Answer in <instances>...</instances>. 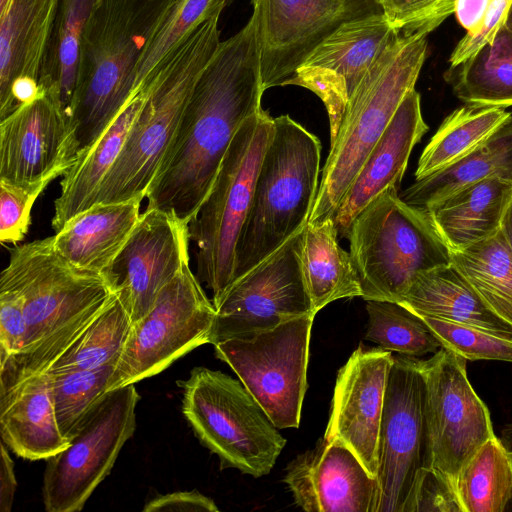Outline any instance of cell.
Masks as SVG:
<instances>
[{
    "mask_svg": "<svg viewBox=\"0 0 512 512\" xmlns=\"http://www.w3.org/2000/svg\"><path fill=\"white\" fill-rule=\"evenodd\" d=\"M419 316L440 341L443 348L453 351L464 359L512 363V341L499 338L475 327L430 316Z\"/></svg>",
    "mask_w": 512,
    "mask_h": 512,
    "instance_id": "cell-40",
    "label": "cell"
},
{
    "mask_svg": "<svg viewBox=\"0 0 512 512\" xmlns=\"http://www.w3.org/2000/svg\"><path fill=\"white\" fill-rule=\"evenodd\" d=\"M38 81L28 76L17 78L11 86V98L15 109L41 96Z\"/></svg>",
    "mask_w": 512,
    "mask_h": 512,
    "instance_id": "cell-49",
    "label": "cell"
},
{
    "mask_svg": "<svg viewBox=\"0 0 512 512\" xmlns=\"http://www.w3.org/2000/svg\"><path fill=\"white\" fill-rule=\"evenodd\" d=\"M398 303L418 315L475 327L512 341V325L485 304L452 262L420 273Z\"/></svg>",
    "mask_w": 512,
    "mask_h": 512,
    "instance_id": "cell-28",
    "label": "cell"
},
{
    "mask_svg": "<svg viewBox=\"0 0 512 512\" xmlns=\"http://www.w3.org/2000/svg\"><path fill=\"white\" fill-rule=\"evenodd\" d=\"M499 438L512 453V423L506 424L501 428ZM507 511H512V501Z\"/></svg>",
    "mask_w": 512,
    "mask_h": 512,
    "instance_id": "cell-51",
    "label": "cell"
},
{
    "mask_svg": "<svg viewBox=\"0 0 512 512\" xmlns=\"http://www.w3.org/2000/svg\"><path fill=\"white\" fill-rule=\"evenodd\" d=\"M366 310L365 339L384 350L418 358L442 347L422 318L398 302L367 300Z\"/></svg>",
    "mask_w": 512,
    "mask_h": 512,
    "instance_id": "cell-37",
    "label": "cell"
},
{
    "mask_svg": "<svg viewBox=\"0 0 512 512\" xmlns=\"http://www.w3.org/2000/svg\"><path fill=\"white\" fill-rule=\"evenodd\" d=\"M491 0H456L454 13L460 25L473 34L479 27Z\"/></svg>",
    "mask_w": 512,
    "mask_h": 512,
    "instance_id": "cell-48",
    "label": "cell"
},
{
    "mask_svg": "<svg viewBox=\"0 0 512 512\" xmlns=\"http://www.w3.org/2000/svg\"><path fill=\"white\" fill-rule=\"evenodd\" d=\"M431 31L400 32L362 79L331 140L309 222L333 218L403 98L415 88Z\"/></svg>",
    "mask_w": 512,
    "mask_h": 512,
    "instance_id": "cell-6",
    "label": "cell"
},
{
    "mask_svg": "<svg viewBox=\"0 0 512 512\" xmlns=\"http://www.w3.org/2000/svg\"><path fill=\"white\" fill-rule=\"evenodd\" d=\"M415 88L407 92L383 135L345 193L333 220L339 238H347L354 218L380 193L399 189L410 154L427 132Z\"/></svg>",
    "mask_w": 512,
    "mask_h": 512,
    "instance_id": "cell-22",
    "label": "cell"
},
{
    "mask_svg": "<svg viewBox=\"0 0 512 512\" xmlns=\"http://www.w3.org/2000/svg\"><path fill=\"white\" fill-rule=\"evenodd\" d=\"M512 0H491L484 17L473 34H465L453 50L449 62L455 67L475 55L485 44L492 42L505 25Z\"/></svg>",
    "mask_w": 512,
    "mask_h": 512,
    "instance_id": "cell-45",
    "label": "cell"
},
{
    "mask_svg": "<svg viewBox=\"0 0 512 512\" xmlns=\"http://www.w3.org/2000/svg\"><path fill=\"white\" fill-rule=\"evenodd\" d=\"M10 2L11 0H0V12L4 11L8 7Z\"/></svg>",
    "mask_w": 512,
    "mask_h": 512,
    "instance_id": "cell-53",
    "label": "cell"
},
{
    "mask_svg": "<svg viewBox=\"0 0 512 512\" xmlns=\"http://www.w3.org/2000/svg\"><path fill=\"white\" fill-rule=\"evenodd\" d=\"M216 309L186 265L132 323L108 392L155 376L193 349L211 344Z\"/></svg>",
    "mask_w": 512,
    "mask_h": 512,
    "instance_id": "cell-10",
    "label": "cell"
},
{
    "mask_svg": "<svg viewBox=\"0 0 512 512\" xmlns=\"http://www.w3.org/2000/svg\"><path fill=\"white\" fill-rule=\"evenodd\" d=\"M231 1L176 0L159 23L141 57L134 93L146 85L155 68L172 50L202 23L216 15H221Z\"/></svg>",
    "mask_w": 512,
    "mask_h": 512,
    "instance_id": "cell-38",
    "label": "cell"
},
{
    "mask_svg": "<svg viewBox=\"0 0 512 512\" xmlns=\"http://www.w3.org/2000/svg\"><path fill=\"white\" fill-rule=\"evenodd\" d=\"M0 450V511L10 512L17 488L14 462L3 442H1Z\"/></svg>",
    "mask_w": 512,
    "mask_h": 512,
    "instance_id": "cell-47",
    "label": "cell"
},
{
    "mask_svg": "<svg viewBox=\"0 0 512 512\" xmlns=\"http://www.w3.org/2000/svg\"><path fill=\"white\" fill-rule=\"evenodd\" d=\"M272 129L273 118L263 109L242 123L209 194L189 224L196 247V276L211 291L214 306L234 281L236 246Z\"/></svg>",
    "mask_w": 512,
    "mask_h": 512,
    "instance_id": "cell-8",
    "label": "cell"
},
{
    "mask_svg": "<svg viewBox=\"0 0 512 512\" xmlns=\"http://www.w3.org/2000/svg\"><path fill=\"white\" fill-rule=\"evenodd\" d=\"M98 0H60L43 56L40 92L61 110L71 125L81 43Z\"/></svg>",
    "mask_w": 512,
    "mask_h": 512,
    "instance_id": "cell-30",
    "label": "cell"
},
{
    "mask_svg": "<svg viewBox=\"0 0 512 512\" xmlns=\"http://www.w3.org/2000/svg\"><path fill=\"white\" fill-rule=\"evenodd\" d=\"M512 114L503 107L467 104L449 114L424 148L415 180L428 177L470 153Z\"/></svg>",
    "mask_w": 512,
    "mask_h": 512,
    "instance_id": "cell-33",
    "label": "cell"
},
{
    "mask_svg": "<svg viewBox=\"0 0 512 512\" xmlns=\"http://www.w3.org/2000/svg\"><path fill=\"white\" fill-rule=\"evenodd\" d=\"M511 199L512 183L490 177L423 210L450 252H455L497 233Z\"/></svg>",
    "mask_w": 512,
    "mask_h": 512,
    "instance_id": "cell-27",
    "label": "cell"
},
{
    "mask_svg": "<svg viewBox=\"0 0 512 512\" xmlns=\"http://www.w3.org/2000/svg\"><path fill=\"white\" fill-rule=\"evenodd\" d=\"M132 323L127 308L116 292L112 300L46 372L61 374L93 369L118 361Z\"/></svg>",
    "mask_w": 512,
    "mask_h": 512,
    "instance_id": "cell-36",
    "label": "cell"
},
{
    "mask_svg": "<svg viewBox=\"0 0 512 512\" xmlns=\"http://www.w3.org/2000/svg\"><path fill=\"white\" fill-rule=\"evenodd\" d=\"M302 231L235 281L215 306L211 344L316 315L301 264Z\"/></svg>",
    "mask_w": 512,
    "mask_h": 512,
    "instance_id": "cell-15",
    "label": "cell"
},
{
    "mask_svg": "<svg viewBox=\"0 0 512 512\" xmlns=\"http://www.w3.org/2000/svg\"><path fill=\"white\" fill-rule=\"evenodd\" d=\"M219 19L216 15L202 23L155 68L144 86L143 106L95 204L146 198L195 82L219 47Z\"/></svg>",
    "mask_w": 512,
    "mask_h": 512,
    "instance_id": "cell-5",
    "label": "cell"
},
{
    "mask_svg": "<svg viewBox=\"0 0 512 512\" xmlns=\"http://www.w3.org/2000/svg\"><path fill=\"white\" fill-rule=\"evenodd\" d=\"M499 230L512 253V199L502 217Z\"/></svg>",
    "mask_w": 512,
    "mask_h": 512,
    "instance_id": "cell-50",
    "label": "cell"
},
{
    "mask_svg": "<svg viewBox=\"0 0 512 512\" xmlns=\"http://www.w3.org/2000/svg\"><path fill=\"white\" fill-rule=\"evenodd\" d=\"M0 435L8 449L32 461L47 460L69 445L58 426L49 373L0 393Z\"/></svg>",
    "mask_w": 512,
    "mask_h": 512,
    "instance_id": "cell-23",
    "label": "cell"
},
{
    "mask_svg": "<svg viewBox=\"0 0 512 512\" xmlns=\"http://www.w3.org/2000/svg\"><path fill=\"white\" fill-rule=\"evenodd\" d=\"M392 352L360 345L340 368L323 438L349 448L377 478L378 438Z\"/></svg>",
    "mask_w": 512,
    "mask_h": 512,
    "instance_id": "cell-19",
    "label": "cell"
},
{
    "mask_svg": "<svg viewBox=\"0 0 512 512\" xmlns=\"http://www.w3.org/2000/svg\"><path fill=\"white\" fill-rule=\"evenodd\" d=\"M0 283L22 296L26 319L22 350L0 362V393L46 372L116 294L105 275L68 263L52 236L15 246Z\"/></svg>",
    "mask_w": 512,
    "mask_h": 512,
    "instance_id": "cell-2",
    "label": "cell"
},
{
    "mask_svg": "<svg viewBox=\"0 0 512 512\" xmlns=\"http://www.w3.org/2000/svg\"><path fill=\"white\" fill-rule=\"evenodd\" d=\"M321 150L318 137L289 115L273 118L251 207L236 246L233 283L309 222L320 182Z\"/></svg>",
    "mask_w": 512,
    "mask_h": 512,
    "instance_id": "cell-4",
    "label": "cell"
},
{
    "mask_svg": "<svg viewBox=\"0 0 512 512\" xmlns=\"http://www.w3.org/2000/svg\"><path fill=\"white\" fill-rule=\"evenodd\" d=\"M446 80L466 104L512 106V34L503 26L492 42L450 67Z\"/></svg>",
    "mask_w": 512,
    "mask_h": 512,
    "instance_id": "cell-32",
    "label": "cell"
},
{
    "mask_svg": "<svg viewBox=\"0 0 512 512\" xmlns=\"http://www.w3.org/2000/svg\"><path fill=\"white\" fill-rule=\"evenodd\" d=\"M339 239L333 218L308 222L302 230V271L316 314L333 301L362 296L357 269Z\"/></svg>",
    "mask_w": 512,
    "mask_h": 512,
    "instance_id": "cell-29",
    "label": "cell"
},
{
    "mask_svg": "<svg viewBox=\"0 0 512 512\" xmlns=\"http://www.w3.org/2000/svg\"><path fill=\"white\" fill-rule=\"evenodd\" d=\"M490 177L512 183V117L460 160L428 177L415 180L401 198L410 205L425 209L465 186Z\"/></svg>",
    "mask_w": 512,
    "mask_h": 512,
    "instance_id": "cell-31",
    "label": "cell"
},
{
    "mask_svg": "<svg viewBox=\"0 0 512 512\" xmlns=\"http://www.w3.org/2000/svg\"><path fill=\"white\" fill-rule=\"evenodd\" d=\"M146 95V87L134 93L101 136L62 175L51 220L55 232L95 205L100 186L116 162Z\"/></svg>",
    "mask_w": 512,
    "mask_h": 512,
    "instance_id": "cell-26",
    "label": "cell"
},
{
    "mask_svg": "<svg viewBox=\"0 0 512 512\" xmlns=\"http://www.w3.org/2000/svg\"><path fill=\"white\" fill-rule=\"evenodd\" d=\"M60 0H11L0 12V120L14 109L12 83L39 70Z\"/></svg>",
    "mask_w": 512,
    "mask_h": 512,
    "instance_id": "cell-25",
    "label": "cell"
},
{
    "mask_svg": "<svg viewBox=\"0 0 512 512\" xmlns=\"http://www.w3.org/2000/svg\"><path fill=\"white\" fill-rule=\"evenodd\" d=\"M431 467L420 359L392 357L378 438L375 512H413L416 485Z\"/></svg>",
    "mask_w": 512,
    "mask_h": 512,
    "instance_id": "cell-12",
    "label": "cell"
},
{
    "mask_svg": "<svg viewBox=\"0 0 512 512\" xmlns=\"http://www.w3.org/2000/svg\"><path fill=\"white\" fill-rule=\"evenodd\" d=\"M283 481L295 503L308 512H375L379 487L346 446L320 439L298 455Z\"/></svg>",
    "mask_w": 512,
    "mask_h": 512,
    "instance_id": "cell-21",
    "label": "cell"
},
{
    "mask_svg": "<svg viewBox=\"0 0 512 512\" xmlns=\"http://www.w3.org/2000/svg\"><path fill=\"white\" fill-rule=\"evenodd\" d=\"M461 512H504L512 501V453L498 436L484 442L454 479Z\"/></svg>",
    "mask_w": 512,
    "mask_h": 512,
    "instance_id": "cell-34",
    "label": "cell"
},
{
    "mask_svg": "<svg viewBox=\"0 0 512 512\" xmlns=\"http://www.w3.org/2000/svg\"><path fill=\"white\" fill-rule=\"evenodd\" d=\"M451 261L485 304L512 325V253L500 230L451 252Z\"/></svg>",
    "mask_w": 512,
    "mask_h": 512,
    "instance_id": "cell-35",
    "label": "cell"
},
{
    "mask_svg": "<svg viewBox=\"0 0 512 512\" xmlns=\"http://www.w3.org/2000/svg\"><path fill=\"white\" fill-rule=\"evenodd\" d=\"M175 1L98 0L80 50L71 118L76 157L101 136L130 100L141 57Z\"/></svg>",
    "mask_w": 512,
    "mask_h": 512,
    "instance_id": "cell-3",
    "label": "cell"
},
{
    "mask_svg": "<svg viewBox=\"0 0 512 512\" xmlns=\"http://www.w3.org/2000/svg\"><path fill=\"white\" fill-rule=\"evenodd\" d=\"M142 201L95 204L55 232V249L78 269L106 275L139 220Z\"/></svg>",
    "mask_w": 512,
    "mask_h": 512,
    "instance_id": "cell-24",
    "label": "cell"
},
{
    "mask_svg": "<svg viewBox=\"0 0 512 512\" xmlns=\"http://www.w3.org/2000/svg\"><path fill=\"white\" fill-rule=\"evenodd\" d=\"M264 90L285 86L343 23L382 11L378 0H252Z\"/></svg>",
    "mask_w": 512,
    "mask_h": 512,
    "instance_id": "cell-16",
    "label": "cell"
},
{
    "mask_svg": "<svg viewBox=\"0 0 512 512\" xmlns=\"http://www.w3.org/2000/svg\"><path fill=\"white\" fill-rule=\"evenodd\" d=\"M76 158L70 122L45 95L0 120V179L51 183Z\"/></svg>",
    "mask_w": 512,
    "mask_h": 512,
    "instance_id": "cell-20",
    "label": "cell"
},
{
    "mask_svg": "<svg viewBox=\"0 0 512 512\" xmlns=\"http://www.w3.org/2000/svg\"><path fill=\"white\" fill-rule=\"evenodd\" d=\"M466 361L443 347L420 360L431 467L453 482L472 454L496 435L487 406L468 380Z\"/></svg>",
    "mask_w": 512,
    "mask_h": 512,
    "instance_id": "cell-14",
    "label": "cell"
},
{
    "mask_svg": "<svg viewBox=\"0 0 512 512\" xmlns=\"http://www.w3.org/2000/svg\"><path fill=\"white\" fill-rule=\"evenodd\" d=\"M49 182L17 184L0 179V241L17 244L31 225V211Z\"/></svg>",
    "mask_w": 512,
    "mask_h": 512,
    "instance_id": "cell-41",
    "label": "cell"
},
{
    "mask_svg": "<svg viewBox=\"0 0 512 512\" xmlns=\"http://www.w3.org/2000/svg\"><path fill=\"white\" fill-rule=\"evenodd\" d=\"M398 190H384L350 226L349 252L365 301L398 302L420 273L452 262L426 212L405 202Z\"/></svg>",
    "mask_w": 512,
    "mask_h": 512,
    "instance_id": "cell-7",
    "label": "cell"
},
{
    "mask_svg": "<svg viewBox=\"0 0 512 512\" xmlns=\"http://www.w3.org/2000/svg\"><path fill=\"white\" fill-rule=\"evenodd\" d=\"M461 512L453 481L433 467L424 468L419 476L413 512Z\"/></svg>",
    "mask_w": 512,
    "mask_h": 512,
    "instance_id": "cell-44",
    "label": "cell"
},
{
    "mask_svg": "<svg viewBox=\"0 0 512 512\" xmlns=\"http://www.w3.org/2000/svg\"><path fill=\"white\" fill-rule=\"evenodd\" d=\"M314 317L214 344L215 356L231 367L278 429L300 424Z\"/></svg>",
    "mask_w": 512,
    "mask_h": 512,
    "instance_id": "cell-11",
    "label": "cell"
},
{
    "mask_svg": "<svg viewBox=\"0 0 512 512\" xmlns=\"http://www.w3.org/2000/svg\"><path fill=\"white\" fill-rule=\"evenodd\" d=\"M504 26L512 34V3L510 5L509 12H508L507 19H506V22H505Z\"/></svg>",
    "mask_w": 512,
    "mask_h": 512,
    "instance_id": "cell-52",
    "label": "cell"
},
{
    "mask_svg": "<svg viewBox=\"0 0 512 512\" xmlns=\"http://www.w3.org/2000/svg\"><path fill=\"white\" fill-rule=\"evenodd\" d=\"M134 384L107 393L81 422L69 445L48 458L42 497L47 512L82 510L136 429Z\"/></svg>",
    "mask_w": 512,
    "mask_h": 512,
    "instance_id": "cell-13",
    "label": "cell"
},
{
    "mask_svg": "<svg viewBox=\"0 0 512 512\" xmlns=\"http://www.w3.org/2000/svg\"><path fill=\"white\" fill-rule=\"evenodd\" d=\"M257 22L254 14L221 41L197 78L179 126L147 191L146 208L189 223L209 194L242 123L262 109Z\"/></svg>",
    "mask_w": 512,
    "mask_h": 512,
    "instance_id": "cell-1",
    "label": "cell"
},
{
    "mask_svg": "<svg viewBox=\"0 0 512 512\" xmlns=\"http://www.w3.org/2000/svg\"><path fill=\"white\" fill-rule=\"evenodd\" d=\"M182 389V413L220 468L255 478L270 473L285 447L267 413L241 381L206 367H195Z\"/></svg>",
    "mask_w": 512,
    "mask_h": 512,
    "instance_id": "cell-9",
    "label": "cell"
},
{
    "mask_svg": "<svg viewBox=\"0 0 512 512\" xmlns=\"http://www.w3.org/2000/svg\"><path fill=\"white\" fill-rule=\"evenodd\" d=\"M117 362L93 369L50 374L58 426L68 440L91 410L109 393Z\"/></svg>",
    "mask_w": 512,
    "mask_h": 512,
    "instance_id": "cell-39",
    "label": "cell"
},
{
    "mask_svg": "<svg viewBox=\"0 0 512 512\" xmlns=\"http://www.w3.org/2000/svg\"><path fill=\"white\" fill-rule=\"evenodd\" d=\"M456 0H378L387 21L395 30L413 33L434 30L451 13Z\"/></svg>",
    "mask_w": 512,
    "mask_h": 512,
    "instance_id": "cell-42",
    "label": "cell"
},
{
    "mask_svg": "<svg viewBox=\"0 0 512 512\" xmlns=\"http://www.w3.org/2000/svg\"><path fill=\"white\" fill-rule=\"evenodd\" d=\"M399 34L382 11L353 18L324 39L286 83L305 87L323 101L330 141L362 79Z\"/></svg>",
    "mask_w": 512,
    "mask_h": 512,
    "instance_id": "cell-17",
    "label": "cell"
},
{
    "mask_svg": "<svg viewBox=\"0 0 512 512\" xmlns=\"http://www.w3.org/2000/svg\"><path fill=\"white\" fill-rule=\"evenodd\" d=\"M25 335L23 298L13 288L0 283V362L22 350Z\"/></svg>",
    "mask_w": 512,
    "mask_h": 512,
    "instance_id": "cell-43",
    "label": "cell"
},
{
    "mask_svg": "<svg viewBox=\"0 0 512 512\" xmlns=\"http://www.w3.org/2000/svg\"><path fill=\"white\" fill-rule=\"evenodd\" d=\"M145 512L156 511H208L216 512L219 508L208 496L198 490L177 491L158 495L149 500L143 507Z\"/></svg>",
    "mask_w": 512,
    "mask_h": 512,
    "instance_id": "cell-46",
    "label": "cell"
},
{
    "mask_svg": "<svg viewBox=\"0 0 512 512\" xmlns=\"http://www.w3.org/2000/svg\"><path fill=\"white\" fill-rule=\"evenodd\" d=\"M189 223L170 212L145 208L106 273L132 322L153 306L160 291L190 263Z\"/></svg>",
    "mask_w": 512,
    "mask_h": 512,
    "instance_id": "cell-18",
    "label": "cell"
}]
</instances>
